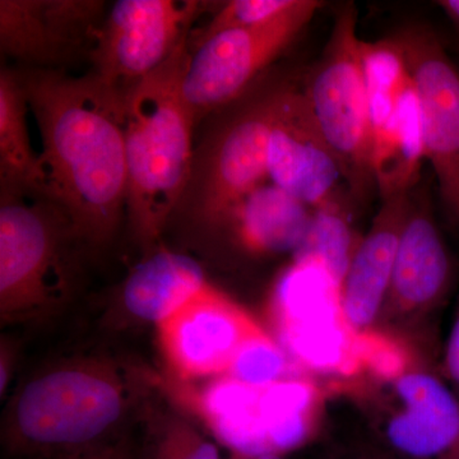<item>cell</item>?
Instances as JSON below:
<instances>
[{
	"label": "cell",
	"mask_w": 459,
	"mask_h": 459,
	"mask_svg": "<svg viewBox=\"0 0 459 459\" xmlns=\"http://www.w3.org/2000/svg\"><path fill=\"white\" fill-rule=\"evenodd\" d=\"M17 72L41 133V198L65 214L83 246H104L126 214V92L93 74Z\"/></svg>",
	"instance_id": "cell-1"
},
{
	"label": "cell",
	"mask_w": 459,
	"mask_h": 459,
	"mask_svg": "<svg viewBox=\"0 0 459 459\" xmlns=\"http://www.w3.org/2000/svg\"><path fill=\"white\" fill-rule=\"evenodd\" d=\"M151 386L143 371L108 356L56 362L9 401L3 449L11 459H32L122 439Z\"/></svg>",
	"instance_id": "cell-2"
},
{
	"label": "cell",
	"mask_w": 459,
	"mask_h": 459,
	"mask_svg": "<svg viewBox=\"0 0 459 459\" xmlns=\"http://www.w3.org/2000/svg\"><path fill=\"white\" fill-rule=\"evenodd\" d=\"M186 56L188 44L126 91V214L144 249L177 212L192 172L195 119L180 93Z\"/></svg>",
	"instance_id": "cell-3"
},
{
	"label": "cell",
	"mask_w": 459,
	"mask_h": 459,
	"mask_svg": "<svg viewBox=\"0 0 459 459\" xmlns=\"http://www.w3.org/2000/svg\"><path fill=\"white\" fill-rule=\"evenodd\" d=\"M295 80L294 74L270 69L240 98L208 117L178 211L217 229L238 201L265 184L274 115Z\"/></svg>",
	"instance_id": "cell-4"
},
{
	"label": "cell",
	"mask_w": 459,
	"mask_h": 459,
	"mask_svg": "<svg viewBox=\"0 0 459 459\" xmlns=\"http://www.w3.org/2000/svg\"><path fill=\"white\" fill-rule=\"evenodd\" d=\"M83 246L65 213L41 197H2V325L44 322L74 296L75 247Z\"/></svg>",
	"instance_id": "cell-5"
},
{
	"label": "cell",
	"mask_w": 459,
	"mask_h": 459,
	"mask_svg": "<svg viewBox=\"0 0 459 459\" xmlns=\"http://www.w3.org/2000/svg\"><path fill=\"white\" fill-rule=\"evenodd\" d=\"M362 41L358 35L355 5L344 4L337 12L322 59L303 89L343 180L359 199H365L376 186Z\"/></svg>",
	"instance_id": "cell-6"
},
{
	"label": "cell",
	"mask_w": 459,
	"mask_h": 459,
	"mask_svg": "<svg viewBox=\"0 0 459 459\" xmlns=\"http://www.w3.org/2000/svg\"><path fill=\"white\" fill-rule=\"evenodd\" d=\"M322 7L318 0H300L273 22L216 33L190 48L180 93L195 123L240 98L270 71Z\"/></svg>",
	"instance_id": "cell-7"
},
{
	"label": "cell",
	"mask_w": 459,
	"mask_h": 459,
	"mask_svg": "<svg viewBox=\"0 0 459 459\" xmlns=\"http://www.w3.org/2000/svg\"><path fill=\"white\" fill-rule=\"evenodd\" d=\"M207 4L198 0L115 2L91 51V74L126 92L188 44L193 22Z\"/></svg>",
	"instance_id": "cell-8"
},
{
	"label": "cell",
	"mask_w": 459,
	"mask_h": 459,
	"mask_svg": "<svg viewBox=\"0 0 459 459\" xmlns=\"http://www.w3.org/2000/svg\"><path fill=\"white\" fill-rule=\"evenodd\" d=\"M391 38L406 59L418 93L425 160L459 229V72L430 30L407 27Z\"/></svg>",
	"instance_id": "cell-9"
},
{
	"label": "cell",
	"mask_w": 459,
	"mask_h": 459,
	"mask_svg": "<svg viewBox=\"0 0 459 459\" xmlns=\"http://www.w3.org/2000/svg\"><path fill=\"white\" fill-rule=\"evenodd\" d=\"M160 352L181 382L226 376L241 346L264 331L210 283L156 325Z\"/></svg>",
	"instance_id": "cell-10"
},
{
	"label": "cell",
	"mask_w": 459,
	"mask_h": 459,
	"mask_svg": "<svg viewBox=\"0 0 459 459\" xmlns=\"http://www.w3.org/2000/svg\"><path fill=\"white\" fill-rule=\"evenodd\" d=\"M102 0H0V50L30 69L87 56L107 17Z\"/></svg>",
	"instance_id": "cell-11"
},
{
	"label": "cell",
	"mask_w": 459,
	"mask_h": 459,
	"mask_svg": "<svg viewBox=\"0 0 459 459\" xmlns=\"http://www.w3.org/2000/svg\"><path fill=\"white\" fill-rule=\"evenodd\" d=\"M268 179L314 211L337 204L334 190L342 172L296 80L274 115Z\"/></svg>",
	"instance_id": "cell-12"
},
{
	"label": "cell",
	"mask_w": 459,
	"mask_h": 459,
	"mask_svg": "<svg viewBox=\"0 0 459 459\" xmlns=\"http://www.w3.org/2000/svg\"><path fill=\"white\" fill-rule=\"evenodd\" d=\"M403 403L386 427L395 451L415 459H459V400L433 374H403L395 380Z\"/></svg>",
	"instance_id": "cell-13"
},
{
	"label": "cell",
	"mask_w": 459,
	"mask_h": 459,
	"mask_svg": "<svg viewBox=\"0 0 459 459\" xmlns=\"http://www.w3.org/2000/svg\"><path fill=\"white\" fill-rule=\"evenodd\" d=\"M412 192L383 199L370 231L353 252L341 286V305L344 319L358 333L370 327L391 289L395 253Z\"/></svg>",
	"instance_id": "cell-14"
},
{
	"label": "cell",
	"mask_w": 459,
	"mask_h": 459,
	"mask_svg": "<svg viewBox=\"0 0 459 459\" xmlns=\"http://www.w3.org/2000/svg\"><path fill=\"white\" fill-rule=\"evenodd\" d=\"M424 188L413 189L406 222L395 253L391 289L403 309H424L437 303L451 280V259L431 213Z\"/></svg>",
	"instance_id": "cell-15"
},
{
	"label": "cell",
	"mask_w": 459,
	"mask_h": 459,
	"mask_svg": "<svg viewBox=\"0 0 459 459\" xmlns=\"http://www.w3.org/2000/svg\"><path fill=\"white\" fill-rule=\"evenodd\" d=\"M314 210L274 184H263L238 201L217 226L229 230L253 255L298 253L309 234Z\"/></svg>",
	"instance_id": "cell-16"
},
{
	"label": "cell",
	"mask_w": 459,
	"mask_h": 459,
	"mask_svg": "<svg viewBox=\"0 0 459 459\" xmlns=\"http://www.w3.org/2000/svg\"><path fill=\"white\" fill-rule=\"evenodd\" d=\"M207 283L189 255L157 250L128 274L120 289L123 309L133 319L159 325Z\"/></svg>",
	"instance_id": "cell-17"
},
{
	"label": "cell",
	"mask_w": 459,
	"mask_h": 459,
	"mask_svg": "<svg viewBox=\"0 0 459 459\" xmlns=\"http://www.w3.org/2000/svg\"><path fill=\"white\" fill-rule=\"evenodd\" d=\"M30 105L17 71L0 72V189L2 197H42L40 155L27 126Z\"/></svg>",
	"instance_id": "cell-18"
},
{
	"label": "cell",
	"mask_w": 459,
	"mask_h": 459,
	"mask_svg": "<svg viewBox=\"0 0 459 459\" xmlns=\"http://www.w3.org/2000/svg\"><path fill=\"white\" fill-rule=\"evenodd\" d=\"M424 160L421 114L413 90L395 114L373 132L371 169L380 197L412 192L419 186Z\"/></svg>",
	"instance_id": "cell-19"
},
{
	"label": "cell",
	"mask_w": 459,
	"mask_h": 459,
	"mask_svg": "<svg viewBox=\"0 0 459 459\" xmlns=\"http://www.w3.org/2000/svg\"><path fill=\"white\" fill-rule=\"evenodd\" d=\"M199 415L221 442L246 457L272 453L261 415V389L234 377H214L198 392Z\"/></svg>",
	"instance_id": "cell-20"
},
{
	"label": "cell",
	"mask_w": 459,
	"mask_h": 459,
	"mask_svg": "<svg viewBox=\"0 0 459 459\" xmlns=\"http://www.w3.org/2000/svg\"><path fill=\"white\" fill-rule=\"evenodd\" d=\"M277 332L343 322L341 286L319 263L295 259L281 277L272 300Z\"/></svg>",
	"instance_id": "cell-21"
},
{
	"label": "cell",
	"mask_w": 459,
	"mask_h": 459,
	"mask_svg": "<svg viewBox=\"0 0 459 459\" xmlns=\"http://www.w3.org/2000/svg\"><path fill=\"white\" fill-rule=\"evenodd\" d=\"M316 394L309 382L282 379L261 391V415L272 452L304 442L312 424Z\"/></svg>",
	"instance_id": "cell-22"
},
{
	"label": "cell",
	"mask_w": 459,
	"mask_h": 459,
	"mask_svg": "<svg viewBox=\"0 0 459 459\" xmlns=\"http://www.w3.org/2000/svg\"><path fill=\"white\" fill-rule=\"evenodd\" d=\"M353 252L349 225L337 204H332L314 211L312 228L295 256L319 263L342 286Z\"/></svg>",
	"instance_id": "cell-23"
},
{
	"label": "cell",
	"mask_w": 459,
	"mask_h": 459,
	"mask_svg": "<svg viewBox=\"0 0 459 459\" xmlns=\"http://www.w3.org/2000/svg\"><path fill=\"white\" fill-rule=\"evenodd\" d=\"M147 425L138 459H220L217 446L186 419L162 413L148 420Z\"/></svg>",
	"instance_id": "cell-24"
},
{
	"label": "cell",
	"mask_w": 459,
	"mask_h": 459,
	"mask_svg": "<svg viewBox=\"0 0 459 459\" xmlns=\"http://www.w3.org/2000/svg\"><path fill=\"white\" fill-rule=\"evenodd\" d=\"M287 353L267 333L247 340L238 349L226 376L253 388H265L285 379Z\"/></svg>",
	"instance_id": "cell-25"
},
{
	"label": "cell",
	"mask_w": 459,
	"mask_h": 459,
	"mask_svg": "<svg viewBox=\"0 0 459 459\" xmlns=\"http://www.w3.org/2000/svg\"><path fill=\"white\" fill-rule=\"evenodd\" d=\"M300 0H232L225 3L202 29L190 32L188 49L199 42L229 30L255 29L279 20Z\"/></svg>",
	"instance_id": "cell-26"
},
{
	"label": "cell",
	"mask_w": 459,
	"mask_h": 459,
	"mask_svg": "<svg viewBox=\"0 0 459 459\" xmlns=\"http://www.w3.org/2000/svg\"><path fill=\"white\" fill-rule=\"evenodd\" d=\"M358 352L361 367L385 380H397L406 370V355L401 347L377 334L358 333Z\"/></svg>",
	"instance_id": "cell-27"
},
{
	"label": "cell",
	"mask_w": 459,
	"mask_h": 459,
	"mask_svg": "<svg viewBox=\"0 0 459 459\" xmlns=\"http://www.w3.org/2000/svg\"><path fill=\"white\" fill-rule=\"evenodd\" d=\"M32 459H138V455L137 446L133 443L131 435H126L122 439L92 448Z\"/></svg>",
	"instance_id": "cell-28"
},
{
	"label": "cell",
	"mask_w": 459,
	"mask_h": 459,
	"mask_svg": "<svg viewBox=\"0 0 459 459\" xmlns=\"http://www.w3.org/2000/svg\"><path fill=\"white\" fill-rule=\"evenodd\" d=\"M444 365H446V376L459 385V316L453 325L451 337L446 344Z\"/></svg>",
	"instance_id": "cell-29"
},
{
	"label": "cell",
	"mask_w": 459,
	"mask_h": 459,
	"mask_svg": "<svg viewBox=\"0 0 459 459\" xmlns=\"http://www.w3.org/2000/svg\"><path fill=\"white\" fill-rule=\"evenodd\" d=\"M14 362H16V350L9 341H2L0 349V394L4 397L11 377L13 376Z\"/></svg>",
	"instance_id": "cell-30"
},
{
	"label": "cell",
	"mask_w": 459,
	"mask_h": 459,
	"mask_svg": "<svg viewBox=\"0 0 459 459\" xmlns=\"http://www.w3.org/2000/svg\"><path fill=\"white\" fill-rule=\"evenodd\" d=\"M437 5L459 25V0H440L437 2Z\"/></svg>",
	"instance_id": "cell-31"
},
{
	"label": "cell",
	"mask_w": 459,
	"mask_h": 459,
	"mask_svg": "<svg viewBox=\"0 0 459 459\" xmlns=\"http://www.w3.org/2000/svg\"><path fill=\"white\" fill-rule=\"evenodd\" d=\"M250 459H282L277 453H267V455H258V457H252Z\"/></svg>",
	"instance_id": "cell-32"
}]
</instances>
